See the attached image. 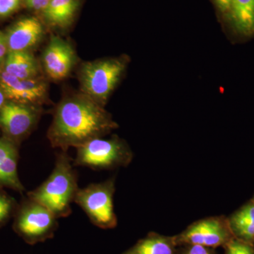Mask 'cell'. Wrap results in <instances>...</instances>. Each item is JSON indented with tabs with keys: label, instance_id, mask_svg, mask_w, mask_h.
<instances>
[{
	"label": "cell",
	"instance_id": "obj_1",
	"mask_svg": "<svg viewBox=\"0 0 254 254\" xmlns=\"http://www.w3.org/2000/svg\"><path fill=\"white\" fill-rule=\"evenodd\" d=\"M117 127L104 107L83 93L68 97L58 105L48 138L52 146L66 151L101 138Z\"/></svg>",
	"mask_w": 254,
	"mask_h": 254
},
{
	"label": "cell",
	"instance_id": "obj_2",
	"mask_svg": "<svg viewBox=\"0 0 254 254\" xmlns=\"http://www.w3.org/2000/svg\"><path fill=\"white\" fill-rule=\"evenodd\" d=\"M77 173L73 168L71 159L66 151L57 155L53 172L46 181L27 196L44 205L58 219L71 213V204L78 190Z\"/></svg>",
	"mask_w": 254,
	"mask_h": 254
},
{
	"label": "cell",
	"instance_id": "obj_3",
	"mask_svg": "<svg viewBox=\"0 0 254 254\" xmlns=\"http://www.w3.org/2000/svg\"><path fill=\"white\" fill-rule=\"evenodd\" d=\"M125 57L97 60L84 64L80 72L83 94L104 107L126 70Z\"/></svg>",
	"mask_w": 254,
	"mask_h": 254
},
{
	"label": "cell",
	"instance_id": "obj_4",
	"mask_svg": "<svg viewBox=\"0 0 254 254\" xmlns=\"http://www.w3.org/2000/svg\"><path fill=\"white\" fill-rule=\"evenodd\" d=\"M13 229L28 245L46 242L54 237L58 228V218L31 198H26L15 213Z\"/></svg>",
	"mask_w": 254,
	"mask_h": 254
},
{
	"label": "cell",
	"instance_id": "obj_5",
	"mask_svg": "<svg viewBox=\"0 0 254 254\" xmlns=\"http://www.w3.org/2000/svg\"><path fill=\"white\" fill-rule=\"evenodd\" d=\"M113 194V180L93 183L85 188L78 189L74 203L84 211L95 226L113 228L117 225Z\"/></svg>",
	"mask_w": 254,
	"mask_h": 254
},
{
	"label": "cell",
	"instance_id": "obj_6",
	"mask_svg": "<svg viewBox=\"0 0 254 254\" xmlns=\"http://www.w3.org/2000/svg\"><path fill=\"white\" fill-rule=\"evenodd\" d=\"M130 158L129 150L119 138H97L77 148L73 165L105 170L125 165Z\"/></svg>",
	"mask_w": 254,
	"mask_h": 254
},
{
	"label": "cell",
	"instance_id": "obj_7",
	"mask_svg": "<svg viewBox=\"0 0 254 254\" xmlns=\"http://www.w3.org/2000/svg\"><path fill=\"white\" fill-rule=\"evenodd\" d=\"M40 110L36 105L7 100L0 110V127L7 137L16 141L27 136L36 125Z\"/></svg>",
	"mask_w": 254,
	"mask_h": 254
},
{
	"label": "cell",
	"instance_id": "obj_8",
	"mask_svg": "<svg viewBox=\"0 0 254 254\" xmlns=\"http://www.w3.org/2000/svg\"><path fill=\"white\" fill-rule=\"evenodd\" d=\"M0 87L6 99L16 103L36 105L46 98L47 84L37 78H19L0 71Z\"/></svg>",
	"mask_w": 254,
	"mask_h": 254
},
{
	"label": "cell",
	"instance_id": "obj_9",
	"mask_svg": "<svg viewBox=\"0 0 254 254\" xmlns=\"http://www.w3.org/2000/svg\"><path fill=\"white\" fill-rule=\"evenodd\" d=\"M76 60L72 46L62 38L54 36L45 50L43 63L47 74L54 81L67 77Z\"/></svg>",
	"mask_w": 254,
	"mask_h": 254
},
{
	"label": "cell",
	"instance_id": "obj_10",
	"mask_svg": "<svg viewBox=\"0 0 254 254\" xmlns=\"http://www.w3.org/2000/svg\"><path fill=\"white\" fill-rule=\"evenodd\" d=\"M230 237V232L220 220L208 219L189 227L175 241L179 244L213 248L227 244Z\"/></svg>",
	"mask_w": 254,
	"mask_h": 254
},
{
	"label": "cell",
	"instance_id": "obj_11",
	"mask_svg": "<svg viewBox=\"0 0 254 254\" xmlns=\"http://www.w3.org/2000/svg\"><path fill=\"white\" fill-rule=\"evenodd\" d=\"M43 35V25L38 18H23L5 34L8 50L9 52L28 51L39 43Z\"/></svg>",
	"mask_w": 254,
	"mask_h": 254
},
{
	"label": "cell",
	"instance_id": "obj_12",
	"mask_svg": "<svg viewBox=\"0 0 254 254\" xmlns=\"http://www.w3.org/2000/svg\"><path fill=\"white\" fill-rule=\"evenodd\" d=\"M18 160L16 143L7 137L0 138V187H9L18 192L24 190L18 176Z\"/></svg>",
	"mask_w": 254,
	"mask_h": 254
},
{
	"label": "cell",
	"instance_id": "obj_13",
	"mask_svg": "<svg viewBox=\"0 0 254 254\" xmlns=\"http://www.w3.org/2000/svg\"><path fill=\"white\" fill-rule=\"evenodd\" d=\"M242 37L254 36V0H232L228 21Z\"/></svg>",
	"mask_w": 254,
	"mask_h": 254
},
{
	"label": "cell",
	"instance_id": "obj_14",
	"mask_svg": "<svg viewBox=\"0 0 254 254\" xmlns=\"http://www.w3.org/2000/svg\"><path fill=\"white\" fill-rule=\"evenodd\" d=\"M39 66L36 58L28 51L9 52L5 59L3 71L19 78H36Z\"/></svg>",
	"mask_w": 254,
	"mask_h": 254
},
{
	"label": "cell",
	"instance_id": "obj_15",
	"mask_svg": "<svg viewBox=\"0 0 254 254\" xmlns=\"http://www.w3.org/2000/svg\"><path fill=\"white\" fill-rule=\"evenodd\" d=\"M78 5L77 0H50L43 15L52 26L65 27L72 21Z\"/></svg>",
	"mask_w": 254,
	"mask_h": 254
},
{
	"label": "cell",
	"instance_id": "obj_16",
	"mask_svg": "<svg viewBox=\"0 0 254 254\" xmlns=\"http://www.w3.org/2000/svg\"><path fill=\"white\" fill-rule=\"evenodd\" d=\"M175 239L152 235L137 242L123 254H176Z\"/></svg>",
	"mask_w": 254,
	"mask_h": 254
},
{
	"label": "cell",
	"instance_id": "obj_17",
	"mask_svg": "<svg viewBox=\"0 0 254 254\" xmlns=\"http://www.w3.org/2000/svg\"><path fill=\"white\" fill-rule=\"evenodd\" d=\"M18 206L14 198L0 188V228L15 215Z\"/></svg>",
	"mask_w": 254,
	"mask_h": 254
},
{
	"label": "cell",
	"instance_id": "obj_18",
	"mask_svg": "<svg viewBox=\"0 0 254 254\" xmlns=\"http://www.w3.org/2000/svg\"><path fill=\"white\" fill-rule=\"evenodd\" d=\"M232 223L240 236L248 241L254 240V225L239 219H232Z\"/></svg>",
	"mask_w": 254,
	"mask_h": 254
},
{
	"label": "cell",
	"instance_id": "obj_19",
	"mask_svg": "<svg viewBox=\"0 0 254 254\" xmlns=\"http://www.w3.org/2000/svg\"><path fill=\"white\" fill-rule=\"evenodd\" d=\"M226 245V254H254L253 248L242 241L230 240Z\"/></svg>",
	"mask_w": 254,
	"mask_h": 254
},
{
	"label": "cell",
	"instance_id": "obj_20",
	"mask_svg": "<svg viewBox=\"0 0 254 254\" xmlns=\"http://www.w3.org/2000/svg\"><path fill=\"white\" fill-rule=\"evenodd\" d=\"M21 0H0V17H6L19 8Z\"/></svg>",
	"mask_w": 254,
	"mask_h": 254
},
{
	"label": "cell",
	"instance_id": "obj_21",
	"mask_svg": "<svg viewBox=\"0 0 254 254\" xmlns=\"http://www.w3.org/2000/svg\"><path fill=\"white\" fill-rule=\"evenodd\" d=\"M215 9L222 18L228 21L231 9L232 0H213Z\"/></svg>",
	"mask_w": 254,
	"mask_h": 254
},
{
	"label": "cell",
	"instance_id": "obj_22",
	"mask_svg": "<svg viewBox=\"0 0 254 254\" xmlns=\"http://www.w3.org/2000/svg\"><path fill=\"white\" fill-rule=\"evenodd\" d=\"M234 218L243 220L254 225V203L247 205L234 216Z\"/></svg>",
	"mask_w": 254,
	"mask_h": 254
},
{
	"label": "cell",
	"instance_id": "obj_23",
	"mask_svg": "<svg viewBox=\"0 0 254 254\" xmlns=\"http://www.w3.org/2000/svg\"><path fill=\"white\" fill-rule=\"evenodd\" d=\"M9 53L6 36L2 32L0 31V71L2 69L6 55Z\"/></svg>",
	"mask_w": 254,
	"mask_h": 254
},
{
	"label": "cell",
	"instance_id": "obj_24",
	"mask_svg": "<svg viewBox=\"0 0 254 254\" xmlns=\"http://www.w3.org/2000/svg\"><path fill=\"white\" fill-rule=\"evenodd\" d=\"M183 254H213L208 247L200 245H190Z\"/></svg>",
	"mask_w": 254,
	"mask_h": 254
},
{
	"label": "cell",
	"instance_id": "obj_25",
	"mask_svg": "<svg viewBox=\"0 0 254 254\" xmlns=\"http://www.w3.org/2000/svg\"><path fill=\"white\" fill-rule=\"evenodd\" d=\"M28 6L37 11H43L48 6L50 0H26Z\"/></svg>",
	"mask_w": 254,
	"mask_h": 254
},
{
	"label": "cell",
	"instance_id": "obj_26",
	"mask_svg": "<svg viewBox=\"0 0 254 254\" xmlns=\"http://www.w3.org/2000/svg\"><path fill=\"white\" fill-rule=\"evenodd\" d=\"M6 101H7V99H6L4 92H3L2 90H1V87H0V110L2 108L3 105L6 103Z\"/></svg>",
	"mask_w": 254,
	"mask_h": 254
},
{
	"label": "cell",
	"instance_id": "obj_27",
	"mask_svg": "<svg viewBox=\"0 0 254 254\" xmlns=\"http://www.w3.org/2000/svg\"></svg>",
	"mask_w": 254,
	"mask_h": 254
}]
</instances>
